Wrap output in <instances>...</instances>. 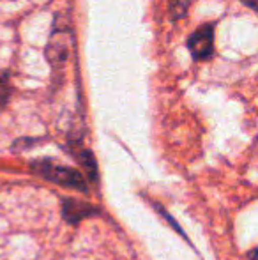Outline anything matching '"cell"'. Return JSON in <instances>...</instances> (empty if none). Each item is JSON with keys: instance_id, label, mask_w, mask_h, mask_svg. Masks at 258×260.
Returning <instances> with one entry per match:
<instances>
[{"instance_id": "1", "label": "cell", "mask_w": 258, "mask_h": 260, "mask_svg": "<svg viewBox=\"0 0 258 260\" xmlns=\"http://www.w3.org/2000/svg\"><path fill=\"white\" fill-rule=\"evenodd\" d=\"M30 168L38 175L45 177L46 181L55 182V184L65 186V188H75V189H87V182L83 179V175L78 170L71 167H65V165H59L53 159H38L32 161Z\"/></svg>"}, {"instance_id": "2", "label": "cell", "mask_w": 258, "mask_h": 260, "mask_svg": "<svg viewBox=\"0 0 258 260\" xmlns=\"http://www.w3.org/2000/svg\"><path fill=\"white\" fill-rule=\"evenodd\" d=\"M188 48L195 60H207L214 53V27L210 23L196 28L188 39Z\"/></svg>"}, {"instance_id": "3", "label": "cell", "mask_w": 258, "mask_h": 260, "mask_svg": "<svg viewBox=\"0 0 258 260\" xmlns=\"http://www.w3.org/2000/svg\"><path fill=\"white\" fill-rule=\"evenodd\" d=\"M99 214V209L80 200H64V216L69 223H78L83 218Z\"/></svg>"}, {"instance_id": "4", "label": "cell", "mask_w": 258, "mask_h": 260, "mask_svg": "<svg viewBox=\"0 0 258 260\" xmlns=\"http://www.w3.org/2000/svg\"><path fill=\"white\" fill-rule=\"evenodd\" d=\"M72 156H76V159L80 161V163L83 165V168H85L87 172L90 174V177L96 179L97 177V168H96V161H94L92 154H90L87 149H72Z\"/></svg>"}, {"instance_id": "5", "label": "cell", "mask_w": 258, "mask_h": 260, "mask_svg": "<svg viewBox=\"0 0 258 260\" xmlns=\"http://www.w3.org/2000/svg\"><path fill=\"white\" fill-rule=\"evenodd\" d=\"M11 94H13V85H11V78L6 71H0V110L7 105Z\"/></svg>"}, {"instance_id": "6", "label": "cell", "mask_w": 258, "mask_h": 260, "mask_svg": "<svg viewBox=\"0 0 258 260\" xmlns=\"http://www.w3.org/2000/svg\"><path fill=\"white\" fill-rule=\"evenodd\" d=\"M190 9V0H170V18L182 20Z\"/></svg>"}, {"instance_id": "7", "label": "cell", "mask_w": 258, "mask_h": 260, "mask_svg": "<svg viewBox=\"0 0 258 260\" xmlns=\"http://www.w3.org/2000/svg\"><path fill=\"white\" fill-rule=\"evenodd\" d=\"M242 2L248 7H251V9H256V0H242Z\"/></svg>"}]
</instances>
